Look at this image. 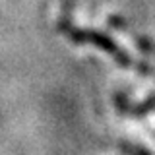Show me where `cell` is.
<instances>
[{
	"label": "cell",
	"mask_w": 155,
	"mask_h": 155,
	"mask_svg": "<svg viewBox=\"0 0 155 155\" xmlns=\"http://www.w3.org/2000/svg\"><path fill=\"white\" fill-rule=\"evenodd\" d=\"M66 37L70 39L74 45H85V43H89V45L97 47L99 51H103V52L113 56L116 66H120V68H132L134 66L132 56H130L124 48H120L118 45H116V41L110 35L99 31V29H85V27L74 25L70 31L66 33Z\"/></svg>",
	"instance_id": "obj_1"
},
{
	"label": "cell",
	"mask_w": 155,
	"mask_h": 155,
	"mask_svg": "<svg viewBox=\"0 0 155 155\" xmlns=\"http://www.w3.org/2000/svg\"><path fill=\"white\" fill-rule=\"evenodd\" d=\"M74 10H76V0H62L60 14H58V19H56V31L64 37H66V33L76 25L74 18H72Z\"/></svg>",
	"instance_id": "obj_2"
},
{
	"label": "cell",
	"mask_w": 155,
	"mask_h": 155,
	"mask_svg": "<svg viewBox=\"0 0 155 155\" xmlns=\"http://www.w3.org/2000/svg\"><path fill=\"white\" fill-rule=\"evenodd\" d=\"M153 110H155V93L149 95L145 101H142V103L132 105L130 116H134V118H143V116H147L149 113H153Z\"/></svg>",
	"instance_id": "obj_3"
},
{
	"label": "cell",
	"mask_w": 155,
	"mask_h": 155,
	"mask_svg": "<svg viewBox=\"0 0 155 155\" xmlns=\"http://www.w3.org/2000/svg\"><path fill=\"white\" fill-rule=\"evenodd\" d=\"M113 105H114V109H116L118 114H130V109H132L134 103H130L128 93H124V91H114Z\"/></svg>",
	"instance_id": "obj_4"
},
{
	"label": "cell",
	"mask_w": 155,
	"mask_h": 155,
	"mask_svg": "<svg viewBox=\"0 0 155 155\" xmlns=\"http://www.w3.org/2000/svg\"><path fill=\"white\" fill-rule=\"evenodd\" d=\"M132 37H134L136 48H138L142 54H155V43L147 35H138V33H134Z\"/></svg>",
	"instance_id": "obj_5"
},
{
	"label": "cell",
	"mask_w": 155,
	"mask_h": 155,
	"mask_svg": "<svg viewBox=\"0 0 155 155\" xmlns=\"http://www.w3.org/2000/svg\"><path fill=\"white\" fill-rule=\"evenodd\" d=\"M118 149L124 155H153L147 147H143V145H140V143H132V142H120Z\"/></svg>",
	"instance_id": "obj_6"
},
{
	"label": "cell",
	"mask_w": 155,
	"mask_h": 155,
	"mask_svg": "<svg viewBox=\"0 0 155 155\" xmlns=\"http://www.w3.org/2000/svg\"><path fill=\"white\" fill-rule=\"evenodd\" d=\"M107 23H109L113 29H116V31H126L128 29V23H126V19L122 16H118V14H113V16L107 18Z\"/></svg>",
	"instance_id": "obj_7"
},
{
	"label": "cell",
	"mask_w": 155,
	"mask_h": 155,
	"mask_svg": "<svg viewBox=\"0 0 155 155\" xmlns=\"http://www.w3.org/2000/svg\"><path fill=\"white\" fill-rule=\"evenodd\" d=\"M134 68H136V72L142 74V76H153V72H155V68L149 64V62H145V60L134 62Z\"/></svg>",
	"instance_id": "obj_8"
},
{
	"label": "cell",
	"mask_w": 155,
	"mask_h": 155,
	"mask_svg": "<svg viewBox=\"0 0 155 155\" xmlns=\"http://www.w3.org/2000/svg\"><path fill=\"white\" fill-rule=\"evenodd\" d=\"M153 138H155V132H153Z\"/></svg>",
	"instance_id": "obj_9"
},
{
	"label": "cell",
	"mask_w": 155,
	"mask_h": 155,
	"mask_svg": "<svg viewBox=\"0 0 155 155\" xmlns=\"http://www.w3.org/2000/svg\"><path fill=\"white\" fill-rule=\"evenodd\" d=\"M153 76H155V72H153Z\"/></svg>",
	"instance_id": "obj_10"
}]
</instances>
